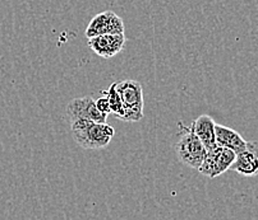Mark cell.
Wrapping results in <instances>:
<instances>
[{"label":"cell","mask_w":258,"mask_h":220,"mask_svg":"<svg viewBox=\"0 0 258 220\" xmlns=\"http://www.w3.org/2000/svg\"><path fill=\"white\" fill-rule=\"evenodd\" d=\"M72 138L81 148L87 150L104 149L111 143L115 130L106 123L100 124L87 119L71 123Z\"/></svg>","instance_id":"obj_1"},{"label":"cell","mask_w":258,"mask_h":220,"mask_svg":"<svg viewBox=\"0 0 258 220\" xmlns=\"http://www.w3.org/2000/svg\"><path fill=\"white\" fill-rule=\"evenodd\" d=\"M179 126L181 128V135L175 145L178 161L185 167L198 171L206 158L207 149L195 134L192 126H184L183 124H179Z\"/></svg>","instance_id":"obj_2"},{"label":"cell","mask_w":258,"mask_h":220,"mask_svg":"<svg viewBox=\"0 0 258 220\" xmlns=\"http://www.w3.org/2000/svg\"><path fill=\"white\" fill-rule=\"evenodd\" d=\"M119 95L123 103L121 121L137 123L143 119V90L142 85L137 80H123L116 84Z\"/></svg>","instance_id":"obj_3"},{"label":"cell","mask_w":258,"mask_h":220,"mask_svg":"<svg viewBox=\"0 0 258 220\" xmlns=\"http://www.w3.org/2000/svg\"><path fill=\"white\" fill-rule=\"evenodd\" d=\"M235 158L236 153L233 150L217 145L214 150L207 152L206 158L198 168V172L209 178H216L231 168Z\"/></svg>","instance_id":"obj_4"},{"label":"cell","mask_w":258,"mask_h":220,"mask_svg":"<svg viewBox=\"0 0 258 220\" xmlns=\"http://www.w3.org/2000/svg\"><path fill=\"white\" fill-rule=\"evenodd\" d=\"M125 31L123 19L113 11H105L92 18L86 28V37L92 38L101 35H120Z\"/></svg>","instance_id":"obj_5"},{"label":"cell","mask_w":258,"mask_h":220,"mask_svg":"<svg viewBox=\"0 0 258 220\" xmlns=\"http://www.w3.org/2000/svg\"><path fill=\"white\" fill-rule=\"evenodd\" d=\"M67 116L69 121L73 123L76 120L87 119L95 123H106L107 115L102 114L97 109L96 101L92 97L75 98L67 106Z\"/></svg>","instance_id":"obj_6"},{"label":"cell","mask_w":258,"mask_h":220,"mask_svg":"<svg viewBox=\"0 0 258 220\" xmlns=\"http://www.w3.org/2000/svg\"><path fill=\"white\" fill-rule=\"evenodd\" d=\"M125 42L126 37L124 33H120V35H101L88 38L90 49L104 59H111L119 52L123 51Z\"/></svg>","instance_id":"obj_7"},{"label":"cell","mask_w":258,"mask_h":220,"mask_svg":"<svg viewBox=\"0 0 258 220\" xmlns=\"http://www.w3.org/2000/svg\"><path fill=\"white\" fill-rule=\"evenodd\" d=\"M231 171L240 176L254 177L258 174V142H247V147L242 153L236 154Z\"/></svg>","instance_id":"obj_8"},{"label":"cell","mask_w":258,"mask_h":220,"mask_svg":"<svg viewBox=\"0 0 258 220\" xmlns=\"http://www.w3.org/2000/svg\"><path fill=\"white\" fill-rule=\"evenodd\" d=\"M215 125L216 124H215L214 119L209 116V115H201L190 125L195 134L201 140V143L207 149V152H211V150H214L217 147L216 135H215Z\"/></svg>","instance_id":"obj_9"},{"label":"cell","mask_w":258,"mask_h":220,"mask_svg":"<svg viewBox=\"0 0 258 220\" xmlns=\"http://www.w3.org/2000/svg\"><path fill=\"white\" fill-rule=\"evenodd\" d=\"M215 135H216V144L219 147L233 150L234 153H242L247 147V142L242 138L238 131L224 125H215Z\"/></svg>","instance_id":"obj_10"},{"label":"cell","mask_w":258,"mask_h":220,"mask_svg":"<svg viewBox=\"0 0 258 220\" xmlns=\"http://www.w3.org/2000/svg\"><path fill=\"white\" fill-rule=\"evenodd\" d=\"M118 82L113 83L110 85L107 90H102V94L107 98L110 106V111L116 119H120V116L123 115V103H121V98L119 95L118 88H116Z\"/></svg>","instance_id":"obj_11"},{"label":"cell","mask_w":258,"mask_h":220,"mask_svg":"<svg viewBox=\"0 0 258 220\" xmlns=\"http://www.w3.org/2000/svg\"><path fill=\"white\" fill-rule=\"evenodd\" d=\"M96 107L100 112L105 115H110L111 111H110V106H109V101H107V98L105 95L100 97L99 99H96Z\"/></svg>","instance_id":"obj_12"}]
</instances>
